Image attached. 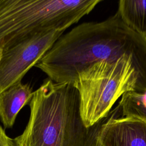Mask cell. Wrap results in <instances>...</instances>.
Returning <instances> with one entry per match:
<instances>
[{
    "label": "cell",
    "mask_w": 146,
    "mask_h": 146,
    "mask_svg": "<svg viewBox=\"0 0 146 146\" xmlns=\"http://www.w3.org/2000/svg\"><path fill=\"white\" fill-rule=\"evenodd\" d=\"M123 55L133 59L146 86V36L130 29L116 13L62 34L35 66L54 82L72 84L78 74L91 64Z\"/></svg>",
    "instance_id": "6da1fadb"
},
{
    "label": "cell",
    "mask_w": 146,
    "mask_h": 146,
    "mask_svg": "<svg viewBox=\"0 0 146 146\" xmlns=\"http://www.w3.org/2000/svg\"><path fill=\"white\" fill-rule=\"evenodd\" d=\"M28 123L10 146H100L98 135L104 118L86 127L80 112L78 90L71 83L47 78L33 92Z\"/></svg>",
    "instance_id": "7a4b0ae2"
},
{
    "label": "cell",
    "mask_w": 146,
    "mask_h": 146,
    "mask_svg": "<svg viewBox=\"0 0 146 146\" xmlns=\"http://www.w3.org/2000/svg\"><path fill=\"white\" fill-rule=\"evenodd\" d=\"M72 85L79 94L80 115L86 127L107 117L124 94H146L135 62L127 55L91 64L78 74Z\"/></svg>",
    "instance_id": "3957f363"
},
{
    "label": "cell",
    "mask_w": 146,
    "mask_h": 146,
    "mask_svg": "<svg viewBox=\"0 0 146 146\" xmlns=\"http://www.w3.org/2000/svg\"><path fill=\"white\" fill-rule=\"evenodd\" d=\"M102 0H0V48L38 32L66 30Z\"/></svg>",
    "instance_id": "277c9868"
},
{
    "label": "cell",
    "mask_w": 146,
    "mask_h": 146,
    "mask_svg": "<svg viewBox=\"0 0 146 146\" xmlns=\"http://www.w3.org/2000/svg\"><path fill=\"white\" fill-rule=\"evenodd\" d=\"M65 30L36 33L2 51L0 58V94L21 82L28 71L37 63Z\"/></svg>",
    "instance_id": "5b68a950"
},
{
    "label": "cell",
    "mask_w": 146,
    "mask_h": 146,
    "mask_svg": "<svg viewBox=\"0 0 146 146\" xmlns=\"http://www.w3.org/2000/svg\"><path fill=\"white\" fill-rule=\"evenodd\" d=\"M110 114L100 129V146H146V121L134 116Z\"/></svg>",
    "instance_id": "8992f818"
},
{
    "label": "cell",
    "mask_w": 146,
    "mask_h": 146,
    "mask_svg": "<svg viewBox=\"0 0 146 146\" xmlns=\"http://www.w3.org/2000/svg\"><path fill=\"white\" fill-rule=\"evenodd\" d=\"M29 84L18 82L0 94V120L5 128L13 127L20 110L29 103L33 96Z\"/></svg>",
    "instance_id": "52a82bcc"
},
{
    "label": "cell",
    "mask_w": 146,
    "mask_h": 146,
    "mask_svg": "<svg viewBox=\"0 0 146 146\" xmlns=\"http://www.w3.org/2000/svg\"><path fill=\"white\" fill-rule=\"evenodd\" d=\"M116 13L127 26L146 36V0H120Z\"/></svg>",
    "instance_id": "ba28073f"
},
{
    "label": "cell",
    "mask_w": 146,
    "mask_h": 146,
    "mask_svg": "<svg viewBox=\"0 0 146 146\" xmlns=\"http://www.w3.org/2000/svg\"><path fill=\"white\" fill-rule=\"evenodd\" d=\"M10 138L6 134L5 129L0 125V146H10Z\"/></svg>",
    "instance_id": "9c48e42d"
},
{
    "label": "cell",
    "mask_w": 146,
    "mask_h": 146,
    "mask_svg": "<svg viewBox=\"0 0 146 146\" xmlns=\"http://www.w3.org/2000/svg\"><path fill=\"white\" fill-rule=\"evenodd\" d=\"M2 49L0 48V58H1V54H2Z\"/></svg>",
    "instance_id": "30bf717a"
},
{
    "label": "cell",
    "mask_w": 146,
    "mask_h": 146,
    "mask_svg": "<svg viewBox=\"0 0 146 146\" xmlns=\"http://www.w3.org/2000/svg\"><path fill=\"white\" fill-rule=\"evenodd\" d=\"M144 99H145V103H146V94H144Z\"/></svg>",
    "instance_id": "8fae6325"
}]
</instances>
